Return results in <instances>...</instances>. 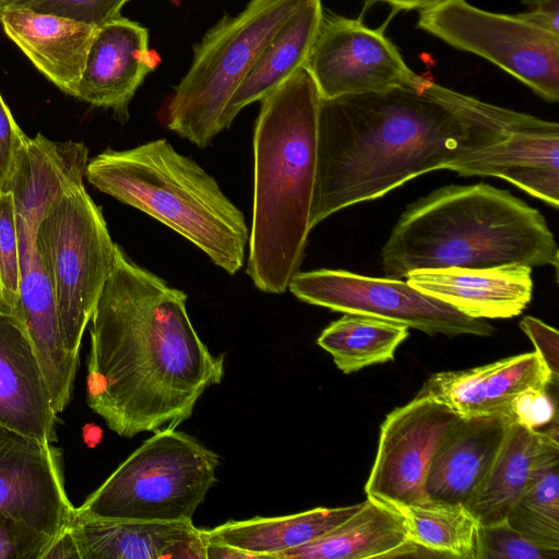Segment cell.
Returning a JSON list of instances; mask_svg holds the SVG:
<instances>
[{
    "instance_id": "16",
    "label": "cell",
    "mask_w": 559,
    "mask_h": 559,
    "mask_svg": "<svg viewBox=\"0 0 559 559\" xmlns=\"http://www.w3.org/2000/svg\"><path fill=\"white\" fill-rule=\"evenodd\" d=\"M56 420L51 395L23 322L0 310V425L53 443Z\"/></svg>"
},
{
    "instance_id": "4",
    "label": "cell",
    "mask_w": 559,
    "mask_h": 559,
    "mask_svg": "<svg viewBox=\"0 0 559 559\" xmlns=\"http://www.w3.org/2000/svg\"><path fill=\"white\" fill-rule=\"evenodd\" d=\"M382 270L402 280L415 270L552 265L559 250L542 213L488 183L450 185L409 204L381 251Z\"/></svg>"
},
{
    "instance_id": "1",
    "label": "cell",
    "mask_w": 559,
    "mask_h": 559,
    "mask_svg": "<svg viewBox=\"0 0 559 559\" xmlns=\"http://www.w3.org/2000/svg\"><path fill=\"white\" fill-rule=\"evenodd\" d=\"M546 122L421 75L414 84L321 98L310 226Z\"/></svg>"
},
{
    "instance_id": "40",
    "label": "cell",
    "mask_w": 559,
    "mask_h": 559,
    "mask_svg": "<svg viewBox=\"0 0 559 559\" xmlns=\"http://www.w3.org/2000/svg\"><path fill=\"white\" fill-rule=\"evenodd\" d=\"M259 559L257 555L234 546L205 539V559Z\"/></svg>"
},
{
    "instance_id": "9",
    "label": "cell",
    "mask_w": 559,
    "mask_h": 559,
    "mask_svg": "<svg viewBox=\"0 0 559 559\" xmlns=\"http://www.w3.org/2000/svg\"><path fill=\"white\" fill-rule=\"evenodd\" d=\"M418 27L489 60L547 102H558V33L522 14L492 13L465 0H447L420 10Z\"/></svg>"
},
{
    "instance_id": "41",
    "label": "cell",
    "mask_w": 559,
    "mask_h": 559,
    "mask_svg": "<svg viewBox=\"0 0 559 559\" xmlns=\"http://www.w3.org/2000/svg\"><path fill=\"white\" fill-rule=\"evenodd\" d=\"M447 0H367L368 3L384 2L396 10H423Z\"/></svg>"
},
{
    "instance_id": "33",
    "label": "cell",
    "mask_w": 559,
    "mask_h": 559,
    "mask_svg": "<svg viewBox=\"0 0 559 559\" xmlns=\"http://www.w3.org/2000/svg\"><path fill=\"white\" fill-rule=\"evenodd\" d=\"M128 0H17L8 8H22L73 19L98 26L120 15Z\"/></svg>"
},
{
    "instance_id": "30",
    "label": "cell",
    "mask_w": 559,
    "mask_h": 559,
    "mask_svg": "<svg viewBox=\"0 0 559 559\" xmlns=\"http://www.w3.org/2000/svg\"><path fill=\"white\" fill-rule=\"evenodd\" d=\"M559 460L547 465L509 508L506 521L525 537L559 548Z\"/></svg>"
},
{
    "instance_id": "17",
    "label": "cell",
    "mask_w": 559,
    "mask_h": 559,
    "mask_svg": "<svg viewBox=\"0 0 559 559\" xmlns=\"http://www.w3.org/2000/svg\"><path fill=\"white\" fill-rule=\"evenodd\" d=\"M557 384L536 352L502 358L480 367L432 374L417 393L432 397L462 417L509 413L513 397L527 388Z\"/></svg>"
},
{
    "instance_id": "31",
    "label": "cell",
    "mask_w": 559,
    "mask_h": 559,
    "mask_svg": "<svg viewBox=\"0 0 559 559\" xmlns=\"http://www.w3.org/2000/svg\"><path fill=\"white\" fill-rule=\"evenodd\" d=\"M21 255L12 193L0 192V310L17 314L20 308Z\"/></svg>"
},
{
    "instance_id": "37",
    "label": "cell",
    "mask_w": 559,
    "mask_h": 559,
    "mask_svg": "<svg viewBox=\"0 0 559 559\" xmlns=\"http://www.w3.org/2000/svg\"><path fill=\"white\" fill-rule=\"evenodd\" d=\"M520 328L535 346L550 371L552 379L558 383L559 376V333L537 318L526 316L520 322Z\"/></svg>"
},
{
    "instance_id": "14",
    "label": "cell",
    "mask_w": 559,
    "mask_h": 559,
    "mask_svg": "<svg viewBox=\"0 0 559 559\" xmlns=\"http://www.w3.org/2000/svg\"><path fill=\"white\" fill-rule=\"evenodd\" d=\"M88 160L83 143L51 141L40 133L24 141L3 189L14 201L21 269L33 250L41 218L67 190L83 182Z\"/></svg>"
},
{
    "instance_id": "34",
    "label": "cell",
    "mask_w": 559,
    "mask_h": 559,
    "mask_svg": "<svg viewBox=\"0 0 559 559\" xmlns=\"http://www.w3.org/2000/svg\"><path fill=\"white\" fill-rule=\"evenodd\" d=\"M52 538L0 512V559H40Z\"/></svg>"
},
{
    "instance_id": "18",
    "label": "cell",
    "mask_w": 559,
    "mask_h": 559,
    "mask_svg": "<svg viewBox=\"0 0 559 559\" xmlns=\"http://www.w3.org/2000/svg\"><path fill=\"white\" fill-rule=\"evenodd\" d=\"M405 278L419 292L477 319L516 317L533 295L532 267L524 264L424 269L409 272Z\"/></svg>"
},
{
    "instance_id": "25",
    "label": "cell",
    "mask_w": 559,
    "mask_h": 559,
    "mask_svg": "<svg viewBox=\"0 0 559 559\" xmlns=\"http://www.w3.org/2000/svg\"><path fill=\"white\" fill-rule=\"evenodd\" d=\"M322 15L321 0H307L274 34L227 103L221 120L222 131L241 109L264 98L305 66Z\"/></svg>"
},
{
    "instance_id": "6",
    "label": "cell",
    "mask_w": 559,
    "mask_h": 559,
    "mask_svg": "<svg viewBox=\"0 0 559 559\" xmlns=\"http://www.w3.org/2000/svg\"><path fill=\"white\" fill-rule=\"evenodd\" d=\"M218 465V455L193 437L159 429L75 508V519L192 521Z\"/></svg>"
},
{
    "instance_id": "28",
    "label": "cell",
    "mask_w": 559,
    "mask_h": 559,
    "mask_svg": "<svg viewBox=\"0 0 559 559\" xmlns=\"http://www.w3.org/2000/svg\"><path fill=\"white\" fill-rule=\"evenodd\" d=\"M408 336V326L389 320L345 313L331 322L317 343L333 357L336 367L352 373L394 359L399 345Z\"/></svg>"
},
{
    "instance_id": "20",
    "label": "cell",
    "mask_w": 559,
    "mask_h": 559,
    "mask_svg": "<svg viewBox=\"0 0 559 559\" xmlns=\"http://www.w3.org/2000/svg\"><path fill=\"white\" fill-rule=\"evenodd\" d=\"M513 421L507 412L461 417L436 451L426 484L428 498L465 506L486 477Z\"/></svg>"
},
{
    "instance_id": "32",
    "label": "cell",
    "mask_w": 559,
    "mask_h": 559,
    "mask_svg": "<svg viewBox=\"0 0 559 559\" xmlns=\"http://www.w3.org/2000/svg\"><path fill=\"white\" fill-rule=\"evenodd\" d=\"M559 548L538 544L508 524L506 520L480 525L477 559H558Z\"/></svg>"
},
{
    "instance_id": "38",
    "label": "cell",
    "mask_w": 559,
    "mask_h": 559,
    "mask_svg": "<svg viewBox=\"0 0 559 559\" xmlns=\"http://www.w3.org/2000/svg\"><path fill=\"white\" fill-rule=\"evenodd\" d=\"M530 8L522 15L554 33L559 34V0H523Z\"/></svg>"
},
{
    "instance_id": "21",
    "label": "cell",
    "mask_w": 559,
    "mask_h": 559,
    "mask_svg": "<svg viewBox=\"0 0 559 559\" xmlns=\"http://www.w3.org/2000/svg\"><path fill=\"white\" fill-rule=\"evenodd\" d=\"M72 528L81 559H205L192 521L75 519Z\"/></svg>"
},
{
    "instance_id": "5",
    "label": "cell",
    "mask_w": 559,
    "mask_h": 559,
    "mask_svg": "<svg viewBox=\"0 0 559 559\" xmlns=\"http://www.w3.org/2000/svg\"><path fill=\"white\" fill-rule=\"evenodd\" d=\"M85 178L191 241L227 273L242 267L249 241L242 212L209 173L167 140L106 150L88 160Z\"/></svg>"
},
{
    "instance_id": "39",
    "label": "cell",
    "mask_w": 559,
    "mask_h": 559,
    "mask_svg": "<svg viewBox=\"0 0 559 559\" xmlns=\"http://www.w3.org/2000/svg\"><path fill=\"white\" fill-rule=\"evenodd\" d=\"M72 525L51 539L40 559H81Z\"/></svg>"
},
{
    "instance_id": "26",
    "label": "cell",
    "mask_w": 559,
    "mask_h": 559,
    "mask_svg": "<svg viewBox=\"0 0 559 559\" xmlns=\"http://www.w3.org/2000/svg\"><path fill=\"white\" fill-rule=\"evenodd\" d=\"M408 540L401 513L367 496L361 508L334 530L311 543L275 554L273 559L393 558Z\"/></svg>"
},
{
    "instance_id": "19",
    "label": "cell",
    "mask_w": 559,
    "mask_h": 559,
    "mask_svg": "<svg viewBox=\"0 0 559 559\" xmlns=\"http://www.w3.org/2000/svg\"><path fill=\"white\" fill-rule=\"evenodd\" d=\"M461 176H492L510 181L557 209L559 205V126L511 132L448 167Z\"/></svg>"
},
{
    "instance_id": "24",
    "label": "cell",
    "mask_w": 559,
    "mask_h": 559,
    "mask_svg": "<svg viewBox=\"0 0 559 559\" xmlns=\"http://www.w3.org/2000/svg\"><path fill=\"white\" fill-rule=\"evenodd\" d=\"M559 460V443L513 421L486 477L465 507L480 525L503 521L538 474Z\"/></svg>"
},
{
    "instance_id": "8",
    "label": "cell",
    "mask_w": 559,
    "mask_h": 559,
    "mask_svg": "<svg viewBox=\"0 0 559 559\" xmlns=\"http://www.w3.org/2000/svg\"><path fill=\"white\" fill-rule=\"evenodd\" d=\"M35 246L55 292L63 345L79 359L87 323L115 262L117 243L84 183L67 190L41 218Z\"/></svg>"
},
{
    "instance_id": "35",
    "label": "cell",
    "mask_w": 559,
    "mask_h": 559,
    "mask_svg": "<svg viewBox=\"0 0 559 559\" xmlns=\"http://www.w3.org/2000/svg\"><path fill=\"white\" fill-rule=\"evenodd\" d=\"M509 414L515 423L540 430L557 417L556 402L547 389L527 388L513 397Z\"/></svg>"
},
{
    "instance_id": "13",
    "label": "cell",
    "mask_w": 559,
    "mask_h": 559,
    "mask_svg": "<svg viewBox=\"0 0 559 559\" xmlns=\"http://www.w3.org/2000/svg\"><path fill=\"white\" fill-rule=\"evenodd\" d=\"M0 512L51 537L74 523L61 449L0 425Z\"/></svg>"
},
{
    "instance_id": "27",
    "label": "cell",
    "mask_w": 559,
    "mask_h": 559,
    "mask_svg": "<svg viewBox=\"0 0 559 559\" xmlns=\"http://www.w3.org/2000/svg\"><path fill=\"white\" fill-rule=\"evenodd\" d=\"M362 506L314 508L296 514L243 521H228L203 530L205 539L224 543L252 552L259 559H273L275 554L293 549L328 534Z\"/></svg>"
},
{
    "instance_id": "23",
    "label": "cell",
    "mask_w": 559,
    "mask_h": 559,
    "mask_svg": "<svg viewBox=\"0 0 559 559\" xmlns=\"http://www.w3.org/2000/svg\"><path fill=\"white\" fill-rule=\"evenodd\" d=\"M21 273L20 308L15 317L28 333L58 414L71 401L79 359L63 345L53 287L35 243Z\"/></svg>"
},
{
    "instance_id": "15",
    "label": "cell",
    "mask_w": 559,
    "mask_h": 559,
    "mask_svg": "<svg viewBox=\"0 0 559 559\" xmlns=\"http://www.w3.org/2000/svg\"><path fill=\"white\" fill-rule=\"evenodd\" d=\"M159 61L147 28L118 15L95 27L75 97L126 120L136 90Z\"/></svg>"
},
{
    "instance_id": "11",
    "label": "cell",
    "mask_w": 559,
    "mask_h": 559,
    "mask_svg": "<svg viewBox=\"0 0 559 559\" xmlns=\"http://www.w3.org/2000/svg\"><path fill=\"white\" fill-rule=\"evenodd\" d=\"M322 99L414 84L420 75L405 63L382 28L323 12L304 66Z\"/></svg>"
},
{
    "instance_id": "7",
    "label": "cell",
    "mask_w": 559,
    "mask_h": 559,
    "mask_svg": "<svg viewBox=\"0 0 559 559\" xmlns=\"http://www.w3.org/2000/svg\"><path fill=\"white\" fill-rule=\"evenodd\" d=\"M307 0H250L224 16L194 47L192 63L167 108V127L200 147L222 131L231 95L274 34Z\"/></svg>"
},
{
    "instance_id": "42",
    "label": "cell",
    "mask_w": 559,
    "mask_h": 559,
    "mask_svg": "<svg viewBox=\"0 0 559 559\" xmlns=\"http://www.w3.org/2000/svg\"><path fill=\"white\" fill-rule=\"evenodd\" d=\"M15 1H17V0H0V11H2L5 8H8L12 3H14Z\"/></svg>"
},
{
    "instance_id": "29",
    "label": "cell",
    "mask_w": 559,
    "mask_h": 559,
    "mask_svg": "<svg viewBox=\"0 0 559 559\" xmlns=\"http://www.w3.org/2000/svg\"><path fill=\"white\" fill-rule=\"evenodd\" d=\"M390 506L403 516L412 543L439 557L477 559L479 522L464 504L428 498Z\"/></svg>"
},
{
    "instance_id": "36",
    "label": "cell",
    "mask_w": 559,
    "mask_h": 559,
    "mask_svg": "<svg viewBox=\"0 0 559 559\" xmlns=\"http://www.w3.org/2000/svg\"><path fill=\"white\" fill-rule=\"evenodd\" d=\"M26 138L0 94V192L11 176Z\"/></svg>"
},
{
    "instance_id": "12",
    "label": "cell",
    "mask_w": 559,
    "mask_h": 559,
    "mask_svg": "<svg viewBox=\"0 0 559 559\" xmlns=\"http://www.w3.org/2000/svg\"><path fill=\"white\" fill-rule=\"evenodd\" d=\"M461 417L445 404L418 395L392 411L380 428L366 495L390 504L428 499L426 484L431 462Z\"/></svg>"
},
{
    "instance_id": "3",
    "label": "cell",
    "mask_w": 559,
    "mask_h": 559,
    "mask_svg": "<svg viewBox=\"0 0 559 559\" xmlns=\"http://www.w3.org/2000/svg\"><path fill=\"white\" fill-rule=\"evenodd\" d=\"M261 102L247 273L260 290L282 294L299 272L312 229L321 96L301 67Z\"/></svg>"
},
{
    "instance_id": "22",
    "label": "cell",
    "mask_w": 559,
    "mask_h": 559,
    "mask_svg": "<svg viewBox=\"0 0 559 559\" xmlns=\"http://www.w3.org/2000/svg\"><path fill=\"white\" fill-rule=\"evenodd\" d=\"M0 23L40 73L75 97L95 26L22 8L0 11Z\"/></svg>"
},
{
    "instance_id": "10",
    "label": "cell",
    "mask_w": 559,
    "mask_h": 559,
    "mask_svg": "<svg viewBox=\"0 0 559 559\" xmlns=\"http://www.w3.org/2000/svg\"><path fill=\"white\" fill-rule=\"evenodd\" d=\"M288 288L304 302L402 323L429 335L491 336L495 333V328L484 319L466 316L402 280L321 269L297 272Z\"/></svg>"
},
{
    "instance_id": "2",
    "label": "cell",
    "mask_w": 559,
    "mask_h": 559,
    "mask_svg": "<svg viewBox=\"0 0 559 559\" xmlns=\"http://www.w3.org/2000/svg\"><path fill=\"white\" fill-rule=\"evenodd\" d=\"M91 322L86 403L121 437L176 428L224 377V356L198 335L187 295L118 245Z\"/></svg>"
}]
</instances>
